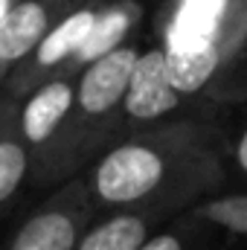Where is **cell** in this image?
I'll list each match as a JSON object with an SVG mask.
<instances>
[{
	"label": "cell",
	"mask_w": 247,
	"mask_h": 250,
	"mask_svg": "<svg viewBox=\"0 0 247 250\" xmlns=\"http://www.w3.org/2000/svg\"><path fill=\"white\" fill-rule=\"evenodd\" d=\"M79 178L96 215L128 209L160 221L184 215L230 184L224 143L209 114L131 134L93 157Z\"/></svg>",
	"instance_id": "cell-1"
},
{
	"label": "cell",
	"mask_w": 247,
	"mask_h": 250,
	"mask_svg": "<svg viewBox=\"0 0 247 250\" xmlns=\"http://www.w3.org/2000/svg\"><path fill=\"white\" fill-rule=\"evenodd\" d=\"M140 50L143 44L131 41L93 67H87L82 76H76L73 105L67 114L62 143L41 187H59L82 175L93 157H99L105 148L117 143V120Z\"/></svg>",
	"instance_id": "cell-2"
},
{
	"label": "cell",
	"mask_w": 247,
	"mask_h": 250,
	"mask_svg": "<svg viewBox=\"0 0 247 250\" xmlns=\"http://www.w3.org/2000/svg\"><path fill=\"white\" fill-rule=\"evenodd\" d=\"M209 99H184L166 79L163 70V50L160 44L143 47L137 64L131 70L128 87H125V99L120 108V120H117V143L148 131V128H160V125L184 123V120H198L209 114ZM114 143V146H117Z\"/></svg>",
	"instance_id": "cell-3"
},
{
	"label": "cell",
	"mask_w": 247,
	"mask_h": 250,
	"mask_svg": "<svg viewBox=\"0 0 247 250\" xmlns=\"http://www.w3.org/2000/svg\"><path fill=\"white\" fill-rule=\"evenodd\" d=\"M154 32L163 50L215 44L230 59L245 41L242 0H163Z\"/></svg>",
	"instance_id": "cell-4"
},
{
	"label": "cell",
	"mask_w": 247,
	"mask_h": 250,
	"mask_svg": "<svg viewBox=\"0 0 247 250\" xmlns=\"http://www.w3.org/2000/svg\"><path fill=\"white\" fill-rule=\"evenodd\" d=\"M93 221V204L76 175L53 189V195H47L15 227L0 250H73Z\"/></svg>",
	"instance_id": "cell-5"
},
{
	"label": "cell",
	"mask_w": 247,
	"mask_h": 250,
	"mask_svg": "<svg viewBox=\"0 0 247 250\" xmlns=\"http://www.w3.org/2000/svg\"><path fill=\"white\" fill-rule=\"evenodd\" d=\"M73 90L76 79H53L18 102V134L32 160V175H29L32 187L44 184L47 169L56 157L73 105Z\"/></svg>",
	"instance_id": "cell-6"
},
{
	"label": "cell",
	"mask_w": 247,
	"mask_h": 250,
	"mask_svg": "<svg viewBox=\"0 0 247 250\" xmlns=\"http://www.w3.org/2000/svg\"><path fill=\"white\" fill-rule=\"evenodd\" d=\"M99 3H102V0H87L84 6H79L76 12H70L62 23L3 79L0 90H3L9 99L21 102V99L29 96L35 87H41V84L59 79V73L64 70V64L70 62V59L76 56V50L82 47V41H84V35H87L93 18H96V12H99Z\"/></svg>",
	"instance_id": "cell-7"
},
{
	"label": "cell",
	"mask_w": 247,
	"mask_h": 250,
	"mask_svg": "<svg viewBox=\"0 0 247 250\" xmlns=\"http://www.w3.org/2000/svg\"><path fill=\"white\" fill-rule=\"evenodd\" d=\"M87 0H18L0 21V84L70 12Z\"/></svg>",
	"instance_id": "cell-8"
},
{
	"label": "cell",
	"mask_w": 247,
	"mask_h": 250,
	"mask_svg": "<svg viewBox=\"0 0 247 250\" xmlns=\"http://www.w3.org/2000/svg\"><path fill=\"white\" fill-rule=\"evenodd\" d=\"M143 18H145L143 0H102L82 47L64 64L59 79H76L87 67L102 62L105 56L117 53L120 47L131 44V41H137V29H140Z\"/></svg>",
	"instance_id": "cell-9"
},
{
	"label": "cell",
	"mask_w": 247,
	"mask_h": 250,
	"mask_svg": "<svg viewBox=\"0 0 247 250\" xmlns=\"http://www.w3.org/2000/svg\"><path fill=\"white\" fill-rule=\"evenodd\" d=\"M160 224V218L148 212H108L96 215V221L84 230L73 250H137Z\"/></svg>",
	"instance_id": "cell-10"
},
{
	"label": "cell",
	"mask_w": 247,
	"mask_h": 250,
	"mask_svg": "<svg viewBox=\"0 0 247 250\" xmlns=\"http://www.w3.org/2000/svg\"><path fill=\"white\" fill-rule=\"evenodd\" d=\"M29 175H32V160L18 134V111H15L0 123V218L15 204Z\"/></svg>",
	"instance_id": "cell-11"
},
{
	"label": "cell",
	"mask_w": 247,
	"mask_h": 250,
	"mask_svg": "<svg viewBox=\"0 0 247 250\" xmlns=\"http://www.w3.org/2000/svg\"><path fill=\"white\" fill-rule=\"evenodd\" d=\"M184 215L204 227H218L227 236L247 242V189H221L198 204H192Z\"/></svg>",
	"instance_id": "cell-12"
},
{
	"label": "cell",
	"mask_w": 247,
	"mask_h": 250,
	"mask_svg": "<svg viewBox=\"0 0 247 250\" xmlns=\"http://www.w3.org/2000/svg\"><path fill=\"white\" fill-rule=\"evenodd\" d=\"M209 120L224 143L227 172L247 184V102H212Z\"/></svg>",
	"instance_id": "cell-13"
},
{
	"label": "cell",
	"mask_w": 247,
	"mask_h": 250,
	"mask_svg": "<svg viewBox=\"0 0 247 250\" xmlns=\"http://www.w3.org/2000/svg\"><path fill=\"white\" fill-rule=\"evenodd\" d=\"M137 250H204V224L192 221L189 215L169 218Z\"/></svg>",
	"instance_id": "cell-14"
},
{
	"label": "cell",
	"mask_w": 247,
	"mask_h": 250,
	"mask_svg": "<svg viewBox=\"0 0 247 250\" xmlns=\"http://www.w3.org/2000/svg\"><path fill=\"white\" fill-rule=\"evenodd\" d=\"M209 102H247V41L221 64L209 90Z\"/></svg>",
	"instance_id": "cell-15"
},
{
	"label": "cell",
	"mask_w": 247,
	"mask_h": 250,
	"mask_svg": "<svg viewBox=\"0 0 247 250\" xmlns=\"http://www.w3.org/2000/svg\"><path fill=\"white\" fill-rule=\"evenodd\" d=\"M15 111H18V102H15V99H9V96L0 90V123H3L6 117H12Z\"/></svg>",
	"instance_id": "cell-16"
},
{
	"label": "cell",
	"mask_w": 247,
	"mask_h": 250,
	"mask_svg": "<svg viewBox=\"0 0 247 250\" xmlns=\"http://www.w3.org/2000/svg\"><path fill=\"white\" fill-rule=\"evenodd\" d=\"M242 35H245V41H247V0H242ZM242 41V44H245ZM239 44V47H242Z\"/></svg>",
	"instance_id": "cell-17"
},
{
	"label": "cell",
	"mask_w": 247,
	"mask_h": 250,
	"mask_svg": "<svg viewBox=\"0 0 247 250\" xmlns=\"http://www.w3.org/2000/svg\"><path fill=\"white\" fill-rule=\"evenodd\" d=\"M15 3H18V0H0V21L12 12V6H15Z\"/></svg>",
	"instance_id": "cell-18"
}]
</instances>
